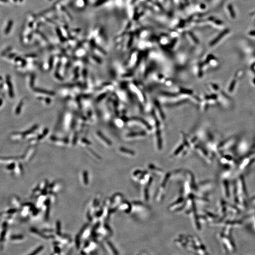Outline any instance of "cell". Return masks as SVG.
<instances>
[{"label": "cell", "instance_id": "3957f363", "mask_svg": "<svg viewBox=\"0 0 255 255\" xmlns=\"http://www.w3.org/2000/svg\"><path fill=\"white\" fill-rule=\"evenodd\" d=\"M44 249V247L42 246L38 247L36 249L35 251H33L29 255H38L43 251Z\"/></svg>", "mask_w": 255, "mask_h": 255}, {"label": "cell", "instance_id": "52a82bcc", "mask_svg": "<svg viewBox=\"0 0 255 255\" xmlns=\"http://www.w3.org/2000/svg\"><path fill=\"white\" fill-rule=\"evenodd\" d=\"M0 1L2 2H8V0H0Z\"/></svg>", "mask_w": 255, "mask_h": 255}, {"label": "cell", "instance_id": "277c9868", "mask_svg": "<svg viewBox=\"0 0 255 255\" xmlns=\"http://www.w3.org/2000/svg\"><path fill=\"white\" fill-rule=\"evenodd\" d=\"M12 25H13V21L12 20H10L8 23L6 28L5 29V34L6 35L9 34V33L11 31V30L12 28Z\"/></svg>", "mask_w": 255, "mask_h": 255}, {"label": "cell", "instance_id": "ba28073f", "mask_svg": "<svg viewBox=\"0 0 255 255\" xmlns=\"http://www.w3.org/2000/svg\"><path fill=\"white\" fill-rule=\"evenodd\" d=\"M13 1H14V2H18V1H20V2H22L23 0H13Z\"/></svg>", "mask_w": 255, "mask_h": 255}, {"label": "cell", "instance_id": "8992f818", "mask_svg": "<svg viewBox=\"0 0 255 255\" xmlns=\"http://www.w3.org/2000/svg\"><path fill=\"white\" fill-rule=\"evenodd\" d=\"M235 82L236 81H232V82L231 83V84L230 85V87L229 88V90L230 92H232L233 91L234 87V86H235Z\"/></svg>", "mask_w": 255, "mask_h": 255}, {"label": "cell", "instance_id": "7a4b0ae2", "mask_svg": "<svg viewBox=\"0 0 255 255\" xmlns=\"http://www.w3.org/2000/svg\"><path fill=\"white\" fill-rule=\"evenodd\" d=\"M97 247V243L96 242H88L84 247L82 251L84 254L88 253L94 250Z\"/></svg>", "mask_w": 255, "mask_h": 255}, {"label": "cell", "instance_id": "6da1fadb", "mask_svg": "<svg viewBox=\"0 0 255 255\" xmlns=\"http://www.w3.org/2000/svg\"><path fill=\"white\" fill-rule=\"evenodd\" d=\"M219 238L222 242L224 248L225 249V251L233 252L236 251L235 244L233 240L230 237V236L221 233L220 234Z\"/></svg>", "mask_w": 255, "mask_h": 255}, {"label": "cell", "instance_id": "5b68a950", "mask_svg": "<svg viewBox=\"0 0 255 255\" xmlns=\"http://www.w3.org/2000/svg\"><path fill=\"white\" fill-rule=\"evenodd\" d=\"M8 82V87H9V90H10L9 91L10 92V94H11L10 95H11V96H13V92H12V87H12V86H11V82L10 81H9V80H8V82Z\"/></svg>", "mask_w": 255, "mask_h": 255}]
</instances>
